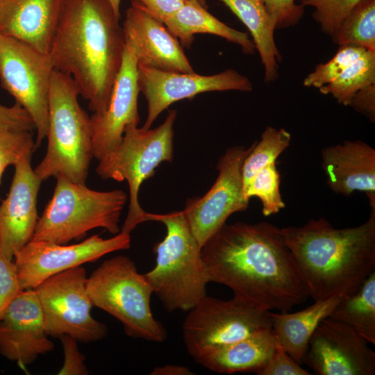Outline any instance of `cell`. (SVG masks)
<instances>
[{
  "instance_id": "6da1fadb",
  "label": "cell",
  "mask_w": 375,
  "mask_h": 375,
  "mask_svg": "<svg viewBox=\"0 0 375 375\" xmlns=\"http://www.w3.org/2000/svg\"><path fill=\"white\" fill-rule=\"evenodd\" d=\"M209 282L269 311L309 297L281 228L267 222L224 224L201 247Z\"/></svg>"
},
{
  "instance_id": "7a4b0ae2",
  "label": "cell",
  "mask_w": 375,
  "mask_h": 375,
  "mask_svg": "<svg viewBox=\"0 0 375 375\" xmlns=\"http://www.w3.org/2000/svg\"><path fill=\"white\" fill-rule=\"evenodd\" d=\"M119 19L108 0H65L51 43L54 69L72 78L94 113L107 108L122 65Z\"/></svg>"
},
{
  "instance_id": "3957f363",
  "label": "cell",
  "mask_w": 375,
  "mask_h": 375,
  "mask_svg": "<svg viewBox=\"0 0 375 375\" xmlns=\"http://www.w3.org/2000/svg\"><path fill=\"white\" fill-rule=\"evenodd\" d=\"M369 219L335 228L324 217L281 228L308 296L315 301L356 292L375 271V196Z\"/></svg>"
},
{
  "instance_id": "277c9868",
  "label": "cell",
  "mask_w": 375,
  "mask_h": 375,
  "mask_svg": "<svg viewBox=\"0 0 375 375\" xmlns=\"http://www.w3.org/2000/svg\"><path fill=\"white\" fill-rule=\"evenodd\" d=\"M147 221L162 222L166 235L153 246L155 267L144 274L168 312L189 311L207 295L209 280L201 247L183 210L164 215L148 212Z\"/></svg>"
},
{
  "instance_id": "5b68a950",
  "label": "cell",
  "mask_w": 375,
  "mask_h": 375,
  "mask_svg": "<svg viewBox=\"0 0 375 375\" xmlns=\"http://www.w3.org/2000/svg\"><path fill=\"white\" fill-rule=\"evenodd\" d=\"M72 78L54 70L49 100L46 153L34 169L42 181L62 174L85 184L93 156L90 117L81 107Z\"/></svg>"
},
{
  "instance_id": "8992f818",
  "label": "cell",
  "mask_w": 375,
  "mask_h": 375,
  "mask_svg": "<svg viewBox=\"0 0 375 375\" xmlns=\"http://www.w3.org/2000/svg\"><path fill=\"white\" fill-rule=\"evenodd\" d=\"M56 178L53 196L38 219L33 240L65 244L97 228L113 235L121 231L119 218L127 201L123 190H92L62 174Z\"/></svg>"
},
{
  "instance_id": "52a82bcc",
  "label": "cell",
  "mask_w": 375,
  "mask_h": 375,
  "mask_svg": "<svg viewBox=\"0 0 375 375\" xmlns=\"http://www.w3.org/2000/svg\"><path fill=\"white\" fill-rule=\"evenodd\" d=\"M86 290L93 306L109 313L133 338L162 342L167 331L151 312L153 288L127 256L103 261L88 278Z\"/></svg>"
},
{
  "instance_id": "ba28073f",
  "label": "cell",
  "mask_w": 375,
  "mask_h": 375,
  "mask_svg": "<svg viewBox=\"0 0 375 375\" xmlns=\"http://www.w3.org/2000/svg\"><path fill=\"white\" fill-rule=\"evenodd\" d=\"M176 118V111L172 110L163 123L153 129L127 126L120 144L99 160L96 172L101 178L125 180L128 185V210L122 231L130 233L147 222L148 212L139 203L140 188L162 162H172Z\"/></svg>"
},
{
  "instance_id": "9c48e42d",
  "label": "cell",
  "mask_w": 375,
  "mask_h": 375,
  "mask_svg": "<svg viewBox=\"0 0 375 375\" xmlns=\"http://www.w3.org/2000/svg\"><path fill=\"white\" fill-rule=\"evenodd\" d=\"M270 311L239 295L222 300L206 295L188 311L182 326L187 351L201 358L272 328Z\"/></svg>"
},
{
  "instance_id": "30bf717a",
  "label": "cell",
  "mask_w": 375,
  "mask_h": 375,
  "mask_svg": "<svg viewBox=\"0 0 375 375\" xmlns=\"http://www.w3.org/2000/svg\"><path fill=\"white\" fill-rule=\"evenodd\" d=\"M54 70L49 53L0 34L1 86L31 117L37 132L35 149L47 133L49 92Z\"/></svg>"
},
{
  "instance_id": "8fae6325",
  "label": "cell",
  "mask_w": 375,
  "mask_h": 375,
  "mask_svg": "<svg viewBox=\"0 0 375 375\" xmlns=\"http://www.w3.org/2000/svg\"><path fill=\"white\" fill-rule=\"evenodd\" d=\"M87 279L85 268L78 266L51 276L34 288L49 336L67 335L83 342L106 336L107 326L91 315Z\"/></svg>"
},
{
  "instance_id": "7c38bea8",
  "label": "cell",
  "mask_w": 375,
  "mask_h": 375,
  "mask_svg": "<svg viewBox=\"0 0 375 375\" xmlns=\"http://www.w3.org/2000/svg\"><path fill=\"white\" fill-rule=\"evenodd\" d=\"M131 242L130 233L122 231L110 238L94 235L69 245L32 240L14 258L20 288L34 289L56 274L94 262L108 253L128 249Z\"/></svg>"
},
{
  "instance_id": "4fadbf2b",
  "label": "cell",
  "mask_w": 375,
  "mask_h": 375,
  "mask_svg": "<svg viewBox=\"0 0 375 375\" xmlns=\"http://www.w3.org/2000/svg\"><path fill=\"white\" fill-rule=\"evenodd\" d=\"M251 147L227 149L218 161V176L212 186L202 197L190 199L183 210L201 247L232 214L248 208L243 195L242 166Z\"/></svg>"
},
{
  "instance_id": "5bb4252c",
  "label": "cell",
  "mask_w": 375,
  "mask_h": 375,
  "mask_svg": "<svg viewBox=\"0 0 375 375\" xmlns=\"http://www.w3.org/2000/svg\"><path fill=\"white\" fill-rule=\"evenodd\" d=\"M138 84L147 101V116L144 128L149 129L158 116L170 105L207 92L239 90L250 92V80L236 70L226 69L204 76L159 70L138 64Z\"/></svg>"
},
{
  "instance_id": "9a60e30c",
  "label": "cell",
  "mask_w": 375,
  "mask_h": 375,
  "mask_svg": "<svg viewBox=\"0 0 375 375\" xmlns=\"http://www.w3.org/2000/svg\"><path fill=\"white\" fill-rule=\"evenodd\" d=\"M346 325L324 319L312 333L303 359L317 375H374L375 353Z\"/></svg>"
},
{
  "instance_id": "2e32d148",
  "label": "cell",
  "mask_w": 375,
  "mask_h": 375,
  "mask_svg": "<svg viewBox=\"0 0 375 375\" xmlns=\"http://www.w3.org/2000/svg\"><path fill=\"white\" fill-rule=\"evenodd\" d=\"M138 59L133 47L125 42L122 65L112 85L108 105L101 113L90 117L94 158L99 160L121 142L128 126H138Z\"/></svg>"
},
{
  "instance_id": "e0dca14e",
  "label": "cell",
  "mask_w": 375,
  "mask_h": 375,
  "mask_svg": "<svg viewBox=\"0 0 375 375\" xmlns=\"http://www.w3.org/2000/svg\"><path fill=\"white\" fill-rule=\"evenodd\" d=\"M31 155L15 165L9 192L0 204V251L10 260L33 239L39 219L37 201L42 181L31 167Z\"/></svg>"
},
{
  "instance_id": "ac0fdd59",
  "label": "cell",
  "mask_w": 375,
  "mask_h": 375,
  "mask_svg": "<svg viewBox=\"0 0 375 375\" xmlns=\"http://www.w3.org/2000/svg\"><path fill=\"white\" fill-rule=\"evenodd\" d=\"M53 349L35 289L21 290L0 320V353L27 365Z\"/></svg>"
},
{
  "instance_id": "d6986e66",
  "label": "cell",
  "mask_w": 375,
  "mask_h": 375,
  "mask_svg": "<svg viewBox=\"0 0 375 375\" xmlns=\"http://www.w3.org/2000/svg\"><path fill=\"white\" fill-rule=\"evenodd\" d=\"M122 28L125 42L133 47L138 65L167 72H194L177 38L162 22L133 1Z\"/></svg>"
},
{
  "instance_id": "ffe728a7",
  "label": "cell",
  "mask_w": 375,
  "mask_h": 375,
  "mask_svg": "<svg viewBox=\"0 0 375 375\" xmlns=\"http://www.w3.org/2000/svg\"><path fill=\"white\" fill-rule=\"evenodd\" d=\"M65 0H0V34L49 53Z\"/></svg>"
},
{
  "instance_id": "44dd1931",
  "label": "cell",
  "mask_w": 375,
  "mask_h": 375,
  "mask_svg": "<svg viewBox=\"0 0 375 375\" xmlns=\"http://www.w3.org/2000/svg\"><path fill=\"white\" fill-rule=\"evenodd\" d=\"M322 167L327 184L336 194L351 195L354 191L375 194V149L361 140H346L324 148Z\"/></svg>"
},
{
  "instance_id": "7402d4cb",
  "label": "cell",
  "mask_w": 375,
  "mask_h": 375,
  "mask_svg": "<svg viewBox=\"0 0 375 375\" xmlns=\"http://www.w3.org/2000/svg\"><path fill=\"white\" fill-rule=\"evenodd\" d=\"M344 296L318 299L306 308L288 313L270 312L276 342L299 364L303 363L310 339L319 323L328 317Z\"/></svg>"
},
{
  "instance_id": "603a6c76",
  "label": "cell",
  "mask_w": 375,
  "mask_h": 375,
  "mask_svg": "<svg viewBox=\"0 0 375 375\" xmlns=\"http://www.w3.org/2000/svg\"><path fill=\"white\" fill-rule=\"evenodd\" d=\"M275 344L272 328L265 329L220 348L201 358L197 362L221 374L253 372L258 374L267 363Z\"/></svg>"
},
{
  "instance_id": "cb8c5ba5",
  "label": "cell",
  "mask_w": 375,
  "mask_h": 375,
  "mask_svg": "<svg viewBox=\"0 0 375 375\" xmlns=\"http://www.w3.org/2000/svg\"><path fill=\"white\" fill-rule=\"evenodd\" d=\"M169 32L189 48L197 33H209L240 45L244 53L253 54L255 44L248 34L237 31L208 12L194 1L185 0L183 6L163 22Z\"/></svg>"
},
{
  "instance_id": "d4e9b609",
  "label": "cell",
  "mask_w": 375,
  "mask_h": 375,
  "mask_svg": "<svg viewBox=\"0 0 375 375\" xmlns=\"http://www.w3.org/2000/svg\"><path fill=\"white\" fill-rule=\"evenodd\" d=\"M225 4L247 26L265 68V81L272 83L278 77V62L282 58L276 45L274 19L261 0H219Z\"/></svg>"
},
{
  "instance_id": "484cf974",
  "label": "cell",
  "mask_w": 375,
  "mask_h": 375,
  "mask_svg": "<svg viewBox=\"0 0 375 375\" xmlns=\"http://www.w3.org/2000/svg\"><path fill=\"white\" fill-rule=\"evenodd\" d=\"M328 317L353 329L375 344V271L358 290L343 297Z\"/></svg>"
},
{
  "instance_id": "4316f807",
  "label": "cell",
  "mask_w": 375,
  "mask_h": 375,
  "mask_svg": "<svg viewBox=\"0 0 375 375\" xmlns=\"http://www.w3.org/2000/svg\"><path fill=\"white\" fill-rule=\"evenodd\" d=\"M333 43L375 51V0H362L331 35Z\"/></svg>"
},
{
  "instance_id": "83f0119b",
  "label": "cell",
  "mask_w": 375,
  "mask_h": 375,
  "mask_svg": "<svg viewBox=\"0 0 375 375\" xmlns=\"http://www.w3.org/2000/svg\"><path fill=\"white\" fill-rule=\"evenodd\" d=\"M375 84V51L367 50L334 81L320 88L323 94H331L339 103L348 106L360 89Z\"/></svg>"
},
{
  "instance_id": "f1b7e54d",
  "label": "cell",
  "mask_w": 375,
  "mask_h": 375,
  "mask_svg": "<svg viewBox=\"0 0 375 375\" xmlns=\"http://www.w3.org/2000/svg\"><path fill=\"white\" fill-rule=\"evenodd\" d=\"M291 135L283 128L267 126L260 141L252 144L242 166L243 195L254 176L277 158L290 146Z\"/></svg>"
},
{
  "instance_id": "f546056e",
  "label": "cell",
  "mask_w": 375,
  "mask_h": 375,
  "mask_svg": "<svg viewBox=\"0 0 375 375\" xmlns=\"http://www.w3.org/2000/svg\"><path fill=\"white\" fill-rule=\"evenodd\" d=\"M257 197L262 205V214L268 217L285 208L280 192V174L276 162L267 165L252 178L244 192L246 201Z\"/></svg>"
},
{
  "instance_id": "4dcf8cb0",
  "label": "cell",
  "mask_w": 375,
  "mask_h": 375,
  "mask_svg": "<svg viewBox=\"0 0 375 375\" xmlns=\"http://www.w3.org/2000/svg\"><path fill=\"white\" fill-rule=\"evenodd\" d=\"M368 50L364 47L347 44L341 45L335 56L327 62L317 65L314 71L303 80L306 87L320 88L330 83L354 61Z\"/></svg>"
},
{
  "instance_id": "1f68e13d",
  "label": "cell",
  "mask_w": 375,
  "mask_h": 375,
  "mask_svg": "<svg viewBox=\"0 0 375 375\" xmlns=\"http://www.w3.org/2000/svg\"><path fill=\"white\" fill-rule=\"evenodd\" d=\"M362 0H301V4L314 8L312 17L324 33L331 35L351 10Z\"/></svg>"
},
{
  "instance_id": "d6a6232c",
  "label": "cell",
  "mask_w": 375,
  "mask_h": 375,
  "mask_svg": "<svg viewBox=\"0 0 375 375\" xmlns=\"http://www.w3.org/2000/svg\"><path fill=\"white\" fill-rule=\"evenodd\" d=\"M34 150L35 142L30 131L0 133V184L6 168L15 166Z\"/></svg>"
},
{
  "instance_id": "836d02e7",
  "label": "cell",
  "mask_w": 375,
  "mask_h": 375,
  "mask_svg": "<svg viewBox=\"0 0 375 375\" xmlns=\"http://www.w3.org/2000/svg\"><path fill=\"white\" fill-rule=\"evenodd\" d=\"M20 290L14 260L0 251V320Z\"/></svg>"
},
{
  "instance_id": "e575fe53",
  "label": "cell",
  "mask_w": 375,
  "mask_h": 375,
  "mask_svg": "<svg viewBox=\"0 0 375 375\" xmlns=\"http://www.w3.org/2000/svg\"><path fill=\"white\" fill-rule=\"evenodd\" d=\"M261 1L274 19L276 28L294 26L303 16L304 7L301 4H297L296 0Z\"/></svg>"
},
{
  "instance_id": "d590c367",
  "label": "cell",
  "mask_w": 375,
  "mask_h": 375,
  "mask_svg": "<svg viewBox=\"0 0 375 375\" xmlns=\"http://www.w3.org/2000/svg\"><path fill=\"white\" fill-rule=\"evenodd\" d=\"M258 375H310L276 342L274 350Z\"/></svg>"
},
{
  "instance_id": "8d00e7d4",
  "label": "cell",
  "mask_w": 375,
  "mask_h": 375,
  "mask_svg": "<svg viewBox=\"0 0 375 375\" xmlns=\"http://www.w3.org/2000/svg\"><path fill=\"white\" fill-rule=\"evenodd\" d=\"M34 122L28 112L15 103L8 107L0 103V133L31 131Z\"/></svg>"
},
{
  "instance_id": "74e56055",
  "label": "cell",
  "mask_w": 375,
  "mask_h": 375,
  "mask_svg": "<svg viewBox=\"0 0 375 375\" xmlns=\"http://www.w3.org/2000/svg\"><path fill=\"white\" fill-rule=\"evenodd\" d=\"M62 342L64 362L60 369V375H85L88 370L84 363L85 357L78 350L77 340L64 335L59 338Z\"/></svg>"
},
{
  "instance_id": "f35d334b",
  "label": "cell",
  "mask_w": 375,
  "mask_h": 375,
  "mask_svg": "<svg viewBox=\"0 0 375 375\" xmlns=\"http://www.w3.org/2000/svg\"><path fill=\"white\" fill-rule=\"evenodd\" d=\"M139 7L163 22L176 12L185 0H133Z\"/></svg>"
},
{
  "instance_id": "ab89813d",
  "label": "cell",
  "mask_w": 375,
  "mask_h": 375,
  "mask_svg": "<svg viewBox=\"0 0 375 375\" xmlns=\"http://www.w3.org/2000/svg\"><path fill=\"white\" fill-rule=\"evenodd\" d=\"M348 106L365 115L374 122L375 120V84L365 87L356 92L351 97Z\"/></svg>"
},
{
  "instance_id": "60d3db41",
  "label": "cell",
  "mask_w": 375,
  "mask_h": 375,
  "mask_svg": "<svg viewBox=\"0 0 375 375\" xmlns=\"http://www.w3.org/2000/svg\"><path fill=\"white\" fill-rule=\"evenodd\" d=\"M151 375H192L194 373L187 367L176 365H165L154 367Z\"/></svg>"
},
{
  "instance_id": "b9f144b4",
  "label": "cell",
  "mask_w": 375,
  "mask_h": 375,
  "mask_svg": "<svg viewBox=\"0 0 375 375\" xmlns=\"http://www.w3.org/2000/svg\"><path fill=\"white\" fill-rule=\"evenodd\" d=\"M112 5L113 10L118 17H121L120 15V4L122 0H108Z\"/></svg>"
},
{
  "instance_id": "7bdbcfd3",
  "label": "cell",
  "mask_w": 375,
  "mask_h": 375,
  "mask_svg": "<svg viewBox=\"0 0 375 375\" xmlns=\"http://www.w3.org/2000/svg\"><path fill=\"white\" fill-rule=\"evenodd\" d=\"M188 1L197 2V3L204 7L205 8H207V4H206V0H188Z\"/></svg>"
}]
</instances>
